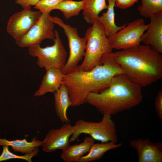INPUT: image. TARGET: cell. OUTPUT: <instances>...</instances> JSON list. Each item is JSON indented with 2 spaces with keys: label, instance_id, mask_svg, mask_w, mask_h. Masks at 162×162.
<instances>
[{
  "label": "cell",
  "instance_id": "cell-18",
  "mask_svg": "<svg viewBox=\"0 0 162 162\" xmlns=\"http://www.w3.org/2000/svg\"><path fill=\"white\" fill-rule=\"evenodd\" d=\"M82 0L84 2L82 16L84 20L88 24H92L98 20L99 13L108 8L106 0Z\"/></svg>",
  "mask_w": 162,
  "mask_h": 162
},
{
  "label": "cell",
  "instance_id": "cell-24",
  "mask_svg": "<svg viewBox=\"0 0 162 162\" xmlns=\"http://www.w3.org/2000/svg\"><path fill=\"white\" fill-rule=\"evenodd\" d=\"M63 0H40L34 6V8L42 13L50 14Z\"/></svg>",
  "mask_w": 162,
  "mask_h": 162
},
{
  "label": "cell",
  "instance_id": "cell-25",
  "mask_svg": "<svg viewBox=\"0 0 162 162\" xmlns=\"http://www.w3.org/2000/svg\"><path fill=\"white\" fill-rule=\"evenodd\" d=\"M155 107L158 117L162 120V90L159 91L155 98Z\"/></svg>",
  "mask_w": 162,
  "mask_h": 162
},
{
  "label": "cell",
  "instance_id": "cell-6",
  "mask_svg": "<svg viewBox=\"0 0 162 162\" xmlns=\"http://www.w3.org/2000/svg\"><path fill=\"white\" fill-rule=\"evenodd\" d=\"M54 32L55 38L52 45L42 47L38 45L28 48L29 54L37 57V64L46 70L52 68L61 69L66 62L67 52L58 31L55 30Z\"/></svg>",
  "mask_w": 162,
  "mask_h": 162
},
{
  "label": "cell",
  "instance_id": "cell-1",
  "mask_svg": "<svg viewBox=\"0 0 162 162\" xmlns=\"http://www.w3.org/2000/svg\"><path fill=\"white\" fill-rule=\"evenodd\" d=\"M101 64L88 71L76 68L64 75L62 84L67 88L71 102V107L80 106L86 103L88 95L99 93L107 88L113 77L124 72L115 59L113 53L104 54Z\"/></svg>",
  "mask_w": 162,
  "mask_h": 162
},
{
  "label": "cell",
  "instance_id": "cell-5",
  "mask_svg": "<svg viewBox=\"0 0 162 162\" xmlns=\"http://www.w3.org/2000/svg\"><path fill=\"white\" fill-rule=\"evenodd\" d=\"M108 114L103 115L99 122L77 120L73 126L74 132L70 138L69 142L76 140L81 134H88L94 139L102 142H111L116 143L118 139L115 123Z\"/></svg>",
  "mask_w": 162,
  "mask_h": 162
},
{
  "label": "cell",
  "instance_id": "cell-16",
  "mask_svg": "<svg viewBox=\"0 0 162 162\" xmlns=\"http://www.w3.org/2000/svg\"><path fill=\"white\" fill-rule=\"evenodd\" d=\"M54 104L56 114L62 122L68 123L70 120L67 116V111L71 106V102L68 89L62 84L54 93Z\"/></svg>",
  "mask_w": 162,
  "mask_h": 162
},
{
  "label": "cell",
  "instance_id": "cell-10",
  "mask_svg": "<svg viewBox=\"0 0 162 162\" xmlns=\"http://www.w3.org/2000/svg\"><path fill=\"white\" fill-rule=\"evenodd\" d=\"M41 14L39 10L33 11L30 7L14 13L7 22V32L15 40L18 39L25 34L38 22Z\"/></svg>",
  "mask_w": 162,
  "mask_h": 162
},
{
  "label": "cell",
  "instance_id": "cell-19",
  "mask_svg": "<svg viewBox=\"0 0 162 162\" xmlns=\"http://www.w3.org/2000/svg\"><path fill=\"white\" fill-rule=\"evenodd\" d=\"M122 144V143L116 144L111 142L94 143L87 154L82 157L78 162H89L98 160L108 151L116 149Z\"/></svg>",
  "mask_w": 162,
  "mask_h": 162
},
{
  "label": "cell",
  "instance_id": "cell-15",
  "mask_svg": "<svg viewBox=\"0 0 162 162\" xmlns=\"http://www.w3.org/2000/svg\"><path fill=\"white\" fill-rule=\"evenodd\" d=\"M94 141L90 136H87L80 144L69 145L62 150L61 158L65 162H78L82 157L89 152Z\"/></svg>",
  "mask_w": 162,
  "mask_h": 162
},
{
  "label": "cell",
  "instance_id": "cell-22",
  "mask_svg": "<svg viewBox=\"0 0 162 162\" xmlns=\"http://www.w3.org/2000/svg\"><path fill=\"white\" fill-rule=\"evenodd\" d=\"M140 14L147 18L162 12V0H141V4L138 7Z\"/></svg>",
  "mask_w": 162,
  "mask_h": 162
},
{
  "label": "cell",
  "instance_id": "cell-11",
  "mask_svg": "<svg viewBox=\"0 0 162 162\" xmlns=\"http://www.w3.org/2000/svg\"><path fill=\"white\" fill-rule=\"evenodd\" d=\"M73 132V126L68 123H64L59 129L50 130L42 141V150L50 153L64 149L69 145V139Z\"/></svg>",
  "mask_w": 162,
  "mask_h": 162
},
{
  "label": "cell",
  "instance_id": "cell-20",
  "mask_svg": "<svg viewBox=\"0 0 162 162\" xmlns=\"http://www.w3.org/2000/svg\"><path fill=\"white\" fill-rule=\"evenodd\" d=\"M42 144V141L37 140L35 137L32 139L31 142L27 141L26 139L9 141L0 138V146H10L14 152L25 154L32 152Z\"/></svg>",
  "mask_w": 162,
  "mask_h": 162
},
{
  "label": "cell",
  "instance_id": "cell-21",
  "mask_svg": "<svg viewBox=\"0 0 162 162\" xmlns=\"http://www.w3.org/2000/svg\"><path fill=\"white\" fill-rule=\"evenodd\" d=\"M84 2L82 0L75 1L63 0L55 8L59 10L66 19L78 16L80 11L83 10Z\"/></svg>",
  "mask_w": 162,
  "mask_h": 162
},
{
  "label": "cell",
  "instance_id": "cell-27",
  "mask_svg": "<svg viewBox=\"0 0 162 162\" xmlns=\"http://www.w3.org/2000/svg\"><path fill=\"white\" fill-rule=\"evenodd\" d=\"M40 0H15V3L21 6L23 8L34 6Z\"/></svg>",
  "mask_w": 162,
  "mask_h": 162
},
{
  "label": "cell",
  "instance_id": "cell-12",
  "mask_svg": "<svg viewBox=\"0 0 162 162\" xmlns=\"http://www.w3.org/2000/svg\"><path fill=\"white\" fill-rule=\"evenodd\" d=\"M136 151L139 162H162V142H152L148 138H139L130 142Z\"/></svg>",
  "mask_w": 162,
  "mask_h": 162
},
{
  "label": "cell",
  "instance_id": "cell-8",
  "mask_svg": "<svg viewBox=\"0 0 162 162\" xmlns=\"http://www.w3.org/2000/svg\"><path fill=\"white\" fill-rule=\"evenodd\" d=\"M148 24L146 25L142 18L135 20L108 38L112 48L126 50L137 46L141 42V37L148 29Z\"/></svg>",
  "mask_w": 162,
  "mask_h": 162
},
{
  "label": "cell",
  "instance_id": "cell-9",
  "mask_svg": "<svg viewBox=\"0 0 162 162\" xmlns=\"http://www.w3.org/2000/svg\"><path fill=\"white\" fill-rule=\"evenodd\" d=\"M50 14L42 13L38 22L24 35L15 40L21 48L40 45L46 39L53 40L55 38L54 23L50 18Z\"/></svg>",
  "mask_w": 162,
  "mask_h": 162
},
{
  "label": "cell",
  "instance_id": "cell-2",
  "mask_svg": "<svg viewBox=\"0 0 162 162\" xmlns=\"http://www.w3.org/2000/svg\"><path fill=\"white\" fill-rule=\"evenodd\" d=\"M142 87L124 73L115 76L109 86L99 93H91L86 101L102 114L115 115L130 110L142 101Z\"/></svg>",
  "mask_w": 162,
  "mask_h": 162
},
{
  "label": "cell",
  "instance_id": "cell-3",
  "mask_svg": "<svg viewBox=\"0 0 162 162\" xmlns=\"http://www.w3.org/2000/svg\"><path fill=\"white\" fill-rule=\"evenodd\" d=\"M125 74L142 87L162 77V56L150 46L140 45L113 52Z\"/></svg>",
  "mask_w": 162,
  "mask_h": 162
},
{
  "label": "cell",
  "instance_id": "cell-26",
  "mask_svg": "<svg viewBox=\"0 0 162 162\" xmlns=\"http://www.w3.org/2000/svg\"><path fill=\"white\" fill-rule=\"evenodd\" d=\"M115 6L122 9H127L132 6L138 0H115Z\"/></svg>",
  "mask_w": 162,
  "mask_h": 162
},
{
  "label": "cell",
  "instance_id": "cell-14",
  "mask_svg": "<svg viewBox=\"0 0 162 162\" xmlns=\"http://www.w3.org/2000/svg\"><path fill=\"white\" fill-rule=\"evenodd\" d=\"M46 71L38 89L34 93L35 97H40L49 92L54 93L62 84L64 74L61 69L52 68Z\"/></svg>",
  "mask_w": 162,
  "mask_h": 162
},
{
  "label": "cell",
  "instance_id": "cell-23",
  "mask_svg": "<svg viewBox=\"0 0 162 162\" xmlns=\"http://www.w3.org/2000/svg\"><path fill=\"white\" fill-rule=\"evenodd\" d=\"M38 148L35 149L32 152L23 155H18L12 153L9 149L8 146H3V151L0 156V161L12 159H18L24 160L28 162H32V158L39 152Z\"/></svg>",
  "mask_w": 162,
  "mask_h": 162
},
{
  "label": "cell",
  "instance_id": "cell-4",
  "mask_svg": "<svg viewBox=\"0 0 162 162\" xmlns=\"http://www.w3.org/2000/svg\"><path fill=\"white\" fill-rule=\"evenodd\" d=\"M85 36L87 41L84 60L77 67L84 71H89L102 63L100 59L104 53L112 52L111 47L104 26L97 20L87 30Z\"/></svg>",
  "mask_w": 162,
  "mask_h": 162
},
{
  "label": "cell",
  "instance_id": "cell-17",
  "mask_svg": "<svg viewBox=\"0 0 162 162\" xmlns=\"http://www.w3.org/2000/svg\"><path fill=\"white\" fill-rule=\"evenodd\" d=\"M108 8L107 11L99 16L98 20L103 25L106 35L110 37L124 27L126 24L122 26H117L115 21V14L114 7L115 6V0H107Z\"/></svg>",
  "mask_w": 162,
  "mask_h": 162
},
{
  "label": "cell",
  "instance_id": "cell-13",
  "mask_svg": "<svg viewBox=\"0 0 162 162\" xmlns=\"http://www.w3.org/2000/svg\"><path fill=\"white\" fill-rule=\"evenodd\" d=\"M150 18L148 28L141 37V42L162 54V12L152 15Z\"/></svg>",
  "mask_w": 162,
  "mask_h": 162
},
{
  "label": "cell",
  "instance_id": "cell-7",
  "mask_svg": "<svg viewBox=\"0 0 162 162\" xmlns=\"http://www.w3.org/2000/svg\"><path fill=\"white\" fill-rule=\"evenodd\" d=\"M50 18L54 24L61 27L66 36L69 48V55L62 71L64 75L73 70L79 65L85 55L87 40L85 36H79L77 28L65 23L60 18L50 15Z\"/></svg>",
  "mask_w": 162,
  "mask_h": 162
}]
</instances>
